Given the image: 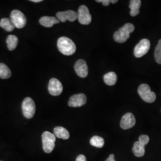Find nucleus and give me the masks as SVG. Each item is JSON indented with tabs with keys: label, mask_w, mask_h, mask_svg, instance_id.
I'll return each mask as SVG.
<instances>
[{
	"label": "nucleus",
	"mask_w": 161,
	"mask_h": 161,
	"mask_svg": "<svg viewBox=\"0 0 161 161\" xmlns=\"http://www.w3.org/2000/svg\"><path fill=\"white\" fill-rule=\"evenodd\" d=\"M58 50L65 56L72 55L76 52L75 43L70 38L65 36L58 38Z\"/></svg>",
	"instance_id": "obj_1"
},
{
	"label": "nucleus",
	"mask_w": 161,
	"mask_h": 161,
	"mask_svg": "<svg viewBox=\"0 0 161 161\" xmlns=\"http://www.w3.org/2000/svg\"><path fill=\"white\" fill-rule=\"evenodd\" d=\"M134 29L135 27L132 23L125 24L114 34V40L119 43L125 42L130 38V35Z\"/></svg>",
	"instance_id": "obj_2"
},
{
	"label": "nucleus",
	"mask_w": 161,
	"mask_h": 161,
	"mask_svg": "<svg viewBox=\"0 0 161 161\" xmlns=\"http://www.w3.org/2000/svg\"><path fill=\"white\" fill-rule=\"evenodd\" d=\"M56 138L54 134L48 131H45L42 134L43 150L47 153H51L54 149Z\"/></svg>",
	"instance_id": "obj_3"
},
{
	"label": "nucleus",
	"mask_w": 161,
	"mask_h": 161,
	"mask_svg": "<svg viewBox=\"0 0 161 161\" xmlns=\"http://www.w3.org/2000/svg\"><path fill=\"white\" fill-rule=\"evenodd\" d=\"M139 96L147 103H153L156 100L155 93L151 91L150 87L147 84H143L138 88Z\"/></svg>",
	"instance_id": "obj_4"
},
{
	"label": "nucleus",
	"mask_w": 161,
	"mask_h": 161,
	"mask_svg": "<svg viewBox=\"0 0 161 161\" xmlns=\"http://www.w3.org/2000/svg\"><path fill=\"white\" fill-rule=\"evenodd\" d=\"M22 107L23 114L25 118L31 119L34 116L36 107L34 100L31 98H25L23 101Z\"/></svg>",
	"instance_id": "obj_5"
},
{
	"label": "nucleus",
	"mask_w": 161,
	"mask_h": 161,
	"mask_svg": "<svg viewBox=\"0 0 161 161\" xmlns=\"http://www.w3.org/2000/svg\"><path fill=\"white\" fill-rule=\"evenodd\" d=\"M10 20L14 26L19 29L23 28L26 24L25 16L22 12L17 10L12 11L10 14Z\"/></svg>",
	"instance_id": "obj_6"
},
{
	"label": "nucleus",
	"mask_w": 161,
	"mask_h": 161,
	"mask_svg": "<svg viewBox=\"0 0 161 161\" xmlns=\"http://www.w3.org/2000/svg\"><path fill=\"white\" fill-rule=\"evenodd\" d=\"M150 42L147 39H143L140 41L135 47L134 53L136 58L143 57L149 50Z\"/></svg>",
	"instance_id": "obj_7"
},
{
	"label": "nucleus",
	"mask_w": 161,
	"mask_h": 161,
	"mask_svg": "<svg viewBox=\"0 0 161 161\" xmlns=\"http://www.w3.org/2000/svg\"><path fill=\"white\" fill-rule=\"evenodd\" d=\"M78 19L82 25H89L91 23L92 18L88 7L86 6H80L78 12Z\"/></svg>",
	"instance_id": "obj_8"
},
{
	"label": "nucleus",
	"mask_w": 161,
	"mask_h": 161,
	"mask_svg": "<svg viewBox=\"0 0 161 161\" xmlns=\"http://www.w3.org/2000/svg\"><path fill=\"white\" fill-rule=\"evenodd\" d=\"M48 92L54 96H59L63 92V86L60 80L56 78H52L48 84Z\"/></svg>",
	"instance_id": "obj_9"
},
{
	"label": "nucleus",
	"mask_w": 161,
	"mask_h": 161,
	"mask_svg": "<svg viewBox=\"0 0 161 161\" xmlns=\"http://www.w3.org/2000/svg\"><path fill=\"white\" fill-rule=\"evenodd\" d=\"M86 102V96L84 94H78L71 96L69 98L68 105L72 108H78L84 106Z\"/></svg>",
	"instance_id": "obj_10"
},
{
	"label": "nucleus",
	"mask_w": 161,
	"mask_h": 161,
	"mask_svg": "<svg viewBox=\"0 0 161 161\" xmlns=\"http://www.w3.org/2000/svg\"><path fill=\"white\" fill-rule=\"evenodd\" d=\"M56 16L58 20L62 22H65L66 20L74 22L75 20L78 19L77 13L72 10L58 12L56 14Z\"/></svg>",
	"instance_id": "obj_11"
},
{
	"label": "nucleus",
	"mask_w": 161,
	"mask_h": 161,
	"mask_svg": "<svg viewBox=\"0 0 161 161\" xmlns=\"http://www.w3.org/2000/svg\"><path fill=\"white\" fill-rule=\"evenodd\" d=\"M136 124V118L131 113H127L121 119V127L124 130H128L134 127Z\"/></svg>",
	"instance_id": "obj_12"
},
{
	"label": "nucleus",
	"mask_w": 161,
	"mask_h": 161,
	"mask_svg": "<svg viewBox=\"0 0 161 161\" xmlns=\"http://www.w3.org/2000/svg\"><path fill=\"white\" fill-rule=\"evenodd\" d=\"M76 74L80 78H86L88 75V66L86 62L82 59L78 60L74 66Z\"/></svg>",
	"instance_id": "obj_13"
},
{
	"label": "nucleus",
	"mask_w": 161,
	"mask_h": 161,
	"mask_svg": "<svg viewBox=\"0 0 161 161\" xmlns=\"http://www.w3.org/2000/svg\"><path fill=\"white\" fill-rule=\"evenodd\" d=\"M60 22L58 19L54 17L43 16L40 19V23L42 26L46 28H51L54 24Z\"/></svg>",
	"instance_id": "obj_14"
},
{
	"label": "nucleus",
	"mask_w": 161,
	"mask_h": 161,
	"mask_svg": "<svg viewBox=\"0 0 161 161\" xmlns=\"http://www.w3.org/2000/svg\"><path fill=\"white\" fill-rule=\"evenodd\" d=\"M54 134L58 138L68 140L70 137L68 131L62 127H57L54 129Z\"/></svg>",
	"instance_id": "obj_15"
},
{
	"label": "nucleus",
	"mask_w": 161,
	"mask_h": 161,
	"mask_svg": "<svg viewBox=\"0 0 161 161\" xmlns=\"http://www.w3.org/2000/svg\"><path fill=\"white\" fill-rule=\"evenodd\" d=\"M142 1L140 0H131L130 1V8L131 9L130 11V15L134 17L138 15L139 13L140 7L141 6Z\"/></svg>",
	"instance_id": "obj_16"
},
{
	"label": "nucleus",
	"mask_w": 161,
	"mask_h": 161,
	"mask_svg": "<svg viewBox=\"0 0 161 161\" xmlns=\"http://www.w3.org/2000/svg\"><path fill=\"white\" fill-rule=\"evenodd\" d=\"M145 146L139 142H136L133 146L132 152L134 155L137 157H142L145 153Z\"/></svg>",
	"instance_id": "obj_17"
},
{
	"label": "nucleus",
	"mask_w": 161,
	"mask_h": 161,
	"mask_svg": "<svg viewBox=\"0 0 161 161\" xmlns=\"http://www.w3.org/2000/svg\"><path fill=\"white\" fill-rule=\"evenodd\" d=\"M0 27L5 29L7 32H12L15 28L10 19L8 18H3L0 20Z\"/></svg>",
	"instance_id": "obj_18"
},
{
	"label": "nucleus",
	"mask_w": 161,
	"mask_h": 161,
	"mask_svg": "<svg viewBox=\"0 0 161 161\" xmlns=\"http://www.w3.org/2000/svg\"><path fill=\"white\" fill-rule=\"evenodd\" d=\"M18 38L15 35H10L8 36L6 42L7 44V47L8 48L9 50L12 51L14 50L17 46L18 44Z\"/></svg>",
	"instance_id": "obj_19"
},
{
	"label": "nucleus",
	"mask_w": 161,
	"mask_h": 161,
	"mask_svg": "<svg viewBox=\"0 0 161 161\" xmlns=\"http://www.w3.org/2000/svg\"><path fill=\"white\" fill-rule=\"evenodd\" d=\"M104 82L108 86L115 85L117 81V76L115 72H110L104 75Z\"/></svg>",
	"instance_id": "obj_20"
},
{
	"label": "nucleus",
	"mask_w": 161,
	"mask_h": 161,
	"mask_svg": "<svg viewBox=\"0 0 161 161\" xmlns=\"http://www.w3.org/2000/svg\"><path fill=\"white\" fill-rule=\"evenodd\" d=\"M12 76L10 69L4 64L0 63V78L8 79Z\"/></svg>",
	"instance_id": "obj_21"
},
{
	"label": "nucleus",
	"mask_w": 161,
	"mask_h": 161,
	"mask_svg": "<svg viewBox=\"0 0 161 161\" xmlns=\"http://www.w3.org/2000/svg\"><path fill=\"white\" fill-rule=\"evenodd\" d=\"M90 144H92V146L98 148H102L103 147L104 144V140L102 137L97 136H95L91 138Z\"/></svg>",
	"instance_id": "obj_22"
},
{
	"label": "nucleus",
	"mask_w": 161,
	"mask_h": 161,
	"mask_svg": "<svg viewBox=\"0 0 161 161\" xmlns=\"http://www.w3.org/2000/svg\"><path fill=\"white\" fill-rule=\"evenodd\" d=\"M155 58L158 64H161V40L159 41V42L156 47Z\"/></svg>",
	"instance_id": "obj_23"
},
{
	"label": "nucleus",
	"mask_w": 161,
	"mask_h": 161,
	"mask_svg": "<svg viewBox=\"0 0 161 161\" xmlns=\"http://www.w3.org/2000/svg\"><path fill=\"white\" fill-rule=\"evenodd\" d=\"M138 142L144 146H146L149 142V137L147 135H142L139 137Z\"/></svg>",
	"instance_id": "obj_24"
},
{
	"label": "nucleus",
	"mask_w": 161,
	"mask_h": 161,
	"mask_svg": "<svg viewBox=\"0 0 161 161\" xmlns=\"http://www.w3.org/2000/svg\"><path fill=\"white\" fill-rule=\"evenodd\" d=\"M96 1L98 3H102L104 6H109L110 3V0H97Z\"/></svg>",
	"instance_id": "obj_25"
},
{
	"label": "nucleus",
	"mask_w": 161,
	"mask_h": 161,
	"mask_svg": "<svg viewBox=\"0 0 161 161\" xmlns=\"http://www.w3.org/2000/svg\"><path fill=\"white\" fill-rule=\"evenodd\" d=\"M76 161H86V158L84 155H80L77 157Z\"/></svg>",
	"instance_id": "obj_26"
},
{
	"label": "nucleus",
	"mask_w": 161,
	"mask_h": 161,
	"mask_svg": "<svg viewBox=\"0 0 161 161\" xmlns=\"http://www.w3.org/2000/svg\"><path fill=\"white\" fill-rule=\"evenodd\" d=\"M106 161H115V156L114 154L110 155L109 157L106 160Z\"/></svg>",
	"instance_id": "obj_27"
},
{
	"label": "nucleus",
	"mask_w": 161,
	"mask_h": 161,
	"mask_svg": "<svg viewBox=\"0 0 161 161\" xmlns=\"http://www.w3.org/2000/svg\"><path fill=\"white\" fill-rule=\"evenodd\" d=\"M31 1H32L33 3H40L42 1V0H31Z\"/></svg>",
	"instance_id": "obj_28"
},
{
	"label": "nucleus",
	"mask_w": 161,
	"mask_h": 161,
	"mask_svg": "<svg viewBox=\"0 0 161 161\" xmlns=\"http://www.w3.org/2000/svg\"><path fill=\"white\" fill-rule=\"evenodd\" d=\"M117 2H118V0H110V3H112L113 4H115Z\"/></svg>",
	"instance_id": "obj_29"
}]
</instances>
